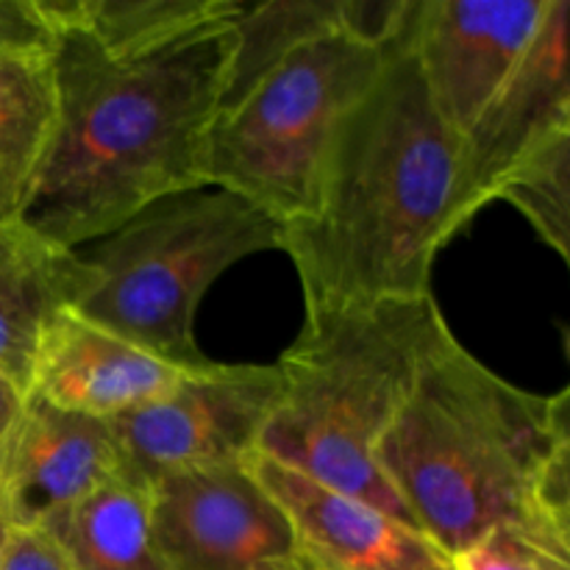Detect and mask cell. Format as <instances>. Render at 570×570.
Instances as JSON below:
<instances>
[{
	"mask_svg": "<svg viewBox=\"0 0 570 570\" xmlns=\"http://www.w3.org/2000/svg\"><path fill=\"white\" fill-rule=\"evenodd\" d=\"M471 220L465 148L432 106L404 17L379 76L328 139L309 215L282 226L278 250L306 315L415 301L432 295L434 259Z\"/></svg>",
	"mask_w": 570,
	"mask_h": 570,
	"instance_id": "6da1fadb",
	"label": "cell"
},
{
	"mask_svg": "<svg viewBox=\"0 0 570 570\" xmlns=\"http://www.w3.org/2000/svg\"><path fill=\"white\" fill-rule=\"evenodd\" d=\"M234 20L128 53L53 33V139L22 223L78 250L156 200L206 189Z\"/></svg>",
	"mask_w": 570,
	"mask_h": 570,
	"instance_id": "7a4b0ae2",
	"label": "cell"
},
{
	"mask_svg": "<svg viewBox=\"0 0 570 570\" xmlns=\"http://www.w3.org/2000/svg\"><path fill=\"white\" fill-rule=\"evenodd\" d=\"M417 532L456 554L499 527L570 549V390L507 382L445 332L376 451Z\"/></svg>",
	"mask_w": 570,
	"mask_h": 570,
	"instance_id": "3957f363",
	"label": "cell"
},
{
	"mask_svg": "<svg viewBox=\"0 0 570 570\" xmlns=\"http://www.w3.org/2000/svg\"><path fill=\"white\" fill-rule=\"evenodd\" d=\"M449 328L434 295L306 315L273 362L282 393L259 454L412 523L379 473L376 451Z\"/></svg>",
	"mask_w": 570,
	"mask_h": 570,
	"instance_id": "277c9868",
	"label": "cell"
},
{
	"mask_svg": "<svg viewBox=\"0 0 570 570\" xmlns=\"http://www.w3.org/2000/svg\"><path fill=\"white\" fill-rule=\"evenodd\" d=\"M278 239L282 223L237 195H170L78 248L95 284L76 309L178 371H206L215 360L195 340L200 298L237 262L278 250Z\"/></svg>",
	"mask_w": 570,
	"mask_h": 570,
	"instance_id": "5b68a950",
	"label": "cell"
},
{
	"mask_svg": "<svg viewBox=\"0 0 570 570\" xmlns=\"http://www.w3.org/2000/svg\"><path fill=\"white\" fill-rule=\"evenodd\" d=\"M395 37L343 28L282 56L217 111L206 187L248 200L282 226L309 215L328 139L379 76Z\"/></svg>",
	"mask_w": 570,
	"mask_h": 570,
	"instance_id": "8992f818",
	"label": "cell"
},
{
	"mask_svg": "<svg viewBox=\"0 0 570 570\" xmlns=\"http://www.w3.org/2000/svg\"><path fill=\"white\" fill-rule=\"evenodd\" d=\"M282 393L276 365H223L187 373L161 399L109 421L131 471L154 482L181 468L243 462L259 451Z\"/></svg>",
	"mask_w": 570,
	"mask_h": 570,
	"instance_id": "52a82bcc",
	"label": "cell"
},
{
	"mask_svg": "<svg viewBox=\"0 0 570 570\" xmlns=\"http://www.w3.org/2000/svg\"><path fill=\"white\" fill-rule=\"evenodd\" d=\"M554 0H410L406 42L432 106L465 139L532 48Z\"/></svg>",
	"mask_w": 570,
	"mask_h": 570,
	"instance_id": "ba28073f",
	"label": "cell"
},
{
	"mask_svg": "<svg viewBox=\"0 0 570 570\" xmlns=\"http://www.w3.org/2000/svg\"><path fill=\"white\" fill-rule=\"evenodd\" d=\"M150 488L165 570H256L295 554L287 515L248 460L161 473Z\"/></svg>",
	"mask_w": 570,
	"mask_h": 570,
	"instance_id": "9c48e42d",
	"label": "cell"
},
{
	"mask_svg": "<svg viewBox=\"0 0 570 570\" xmlns=\"http://www.w3.org/2000/svg\"><path fill=\"white\" fill-rule=\"evenodd\" d=\"M248 468L273 495L293 529L295 554L317 570H454L412 523L328 484L315 482L265 454Z\"/></svg>",
	"mask_w": 570,
	"mask_h": 570,
	"instance_id": "30bf717a",
	"label": "cell"
},
{
	"mask_svg": "<svg viewBox=\"0 0 570 570\" xmlns=\"http://www.w3.org/2000/svg\"><path fill=\"white\" fill-rule=\"evenodd\" d=\"M570 3L554 0L518 70L465 134V189L473 215L501 181L557 139L570 137Z\"/></svg>",
	"mask_w": 570,
	"mask_h": 570,
	"instance_id": "8fae6325",
	"label": "cell"
},
{
	"mask_svg": "<svg viewBox=\"0 0 570 570\" xmlns=\"http://www.w3.org/2000/svg\"><path fill=\"white\" fill-rule=\"evenodd\" d=\"M122 468L109 421L72 415L28 395L0 443V512L14 529L42 527Z\"/></svg>",
	"mask_w": 570,
	"mask_h": 570,
	"instance_id": "7c38bea8",
	"label": "cell"
},
{
	"mask_svg": "<svg viewBox=\"0 0 570 570\" xmlns=\"http://www.w3.org/2000/svg\"><path fill=\"white\" fill-rule=\"evenodd\" d=\"M187 371L98 326L76 306L45 328L28 376V395L95 421H117L176 387Z\"/></svg>",
	"mask_w": 570,
	"mask_h": 570,
	"instance_id": "4fadbf2b",
	"label": "cell"
},
{
	"mask_svg": "<svg viewBox=\"0 0 570 570\" xmlns=\"http://www.w3.org/2000/svg\"><path fill=\"white\" fill-rule=\"evenodd\" d=\"M95 284L81 254L26 223L0 226V373L28 393L37 345L61 309Z\"/></svg>",
	"mask_w": 570,
	"mask_h": 570,
	"instance_id": "5bb4252c",
	"label": "cell"
},
{
	"mask_svg": "<svg viewBox=\"0 0 570 570\" xmlns=\"http://www.w3.org/2000/svg\"><path fill=\"white\" fill-rule=\"evenodd\" d=\"M53 120L50 39L0 50V226L26 217L48 161Z\"/></svg>",
	"mask_w": 570,
	"mask_h": 570,
	"instance_id": "9a60e30c",
	"label": "cell"
},
{
	"mask_svg": "<svg viewBox=\"0 0 570 570\" xmlns=\"http://www.w3.org/2000/svg\"><path fill=\"white\" fill-rule=\"evenodd\" d=\"M39 529L72 570H165L154 540V488L128 465Z\"/></svg>",
	"mask_w": 570,
	"mask_h": 570,
	"instance_id": "2e32d148",
	"label": "cell"
},
{
	"mask_svg": "<svg viewBox=\"0 0 570 570\" xmlns=\"http://www.w3.org/2000/svg\"><path fill=\"white\" fill-rule=\"evenodd\" d=\"M243 0H37L48 33L72 31L117 53L148 50L228 22Z\"/></svg>",
	"mask_w": 570,
	"mask_h": 570,
	"instance_id": "e0dca14e",
	"label": "cell"
},
{
	"mask_svg": "<svg viewBox=\"0 0 570 570\" xmlns=\"http://www.w3.org/2000/svg\"><path fill=\"white\" fill-rule=\"evenodd\" d=\"M495 200L515 206L534 234L570 262V137L523 159L501 181Z\"/></svg>",
	"mask_w": 570,
	"mask_h": 570,
	"instance_id": "ac0fdd59",
	"label": "cell"
},
{
	"mask_svg": "<svg viewBox=\"0 0 570 570\" xmlns=\"http://www.w3.org/2000/svg\"><path fill=\"white\" fill-rule=\"evenodd\" d=\"M454 570H570V549H560L518 527H499L456 554Z\"/></svg>",
	"mask_w": 570,
	"mask_h": 570,
	"instance_id": "d6986e66",
	"label": "cell"
},
{
	"mask_svg": "<svg viewBox=\"0 0 570 570\" xmlns=\"http://www.w3.org/2000/svg\"><path fill=\"white\" fill-rule=\"evenodd\" d=\"M0 570H72L65 551L45 529H14L6 543Z\"/></svg>",
	"mask_w": 570,
	"mask_h": 570,
	"instance_id": "ffe728a7",
	"label": "cell"
},
{
	"mask_svg": "<svg viewBox=\"0 0 570 570\" xmlns=\"http://www.w3.org/2000/svg\"><path fill=\"white\" fill-rule=\"evenodd\" d=\"M48 39L50 33L39 17L37 0H0V50Z\"/></svg>",
	"mask_w": 570,
	"mask_h": 570,
	"instance_id": "44dd1931",
	"label": "cell"
},
{
	"mask_svg": "<svg viewBox=\"0 0 570 570\" xmlns=\"http://www.w3.org/2000/svg\"><path fill=\"white\" fill-rule=\"evenodd\" d=\"M26 399H28L26 390H22L17 382H11L9 376H3V373H0V443H3V438L9 434V429H11V423L17 421L20 410L26 406Z\"/></svg>",
	"mask_w": 570,
	"mask_h": 570,
	"instance_id": "7402d4cb",
	"label": "cell"
},
{
	"mask_svg": "<svg viewBox=\"0 0 570 570\" xmlns=\"http://www.w3.org/2000/svg\"><path fill=\"white\" fill-rule=\"evenodd\" d=\"M256 570H317V568H312L309 562L301 560L298 554H293V557H287V560L267 562V566H262V568H256Z\"/></svg>",
	"mask_w": 570,
	"mask_h": 570,
	"instance_id": "603a6c76",
	"label": "cell"
},
{
	"mask_svg": "<svg viewBox=\"0 0 570 570\" xmlns=\"http://www.w3.org/2000/svg\"><path fill=\"white\" fill-rule=\"evenodd\" d=\"M11 532H14V527H11V523L3 518V512H0V560H3V551H6V543H9Z\"/></svg>",
	"mask_w": 570,
	"mask_h": 570,
	"instance_id": "cb8c5ba5",
	"label": "cell"
}]
</instances>
